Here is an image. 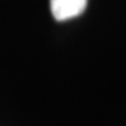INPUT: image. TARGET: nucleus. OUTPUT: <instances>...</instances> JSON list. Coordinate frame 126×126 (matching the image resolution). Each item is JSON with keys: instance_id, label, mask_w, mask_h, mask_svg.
<instances>
[{"instance_id": "f257e3e1", "label": "nucleus", "mask_w": 126, "mask_h": 126, "mask_svg": "<svg viewBox=\"0 0 126 126\" xmlns=\"http://www.w3.org/2000/svg\"><path fill=\"white\" fill-rule=\"evenodd\" d=\"M88 0H50V11L55 20L66 21L79 17L87 7Z\"/></svg>"}]
</instances>
